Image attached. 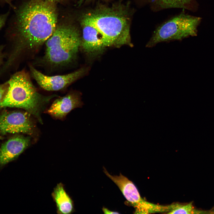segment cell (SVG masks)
Wrapping results in <instances>:
<instances>
[{
  "instance_id": "cell-1",
  "label": "cell",
  "mask_w": 214,
  "mask_h": 214,
  "mask_svg": "<svg viewBox=\"0 0 214 214\" xmlns=\"http://www.w3.org/2000/svg\"><path fill=\"white\" fill-rule=\"evenodd\" d=\"M53 2L33 0L13 8L7 29L13 47L5 64L10 66L21 54L37 51L55 30L56 9Z\"/></svg>"
},
{
  "instance_id": "cell-2",
  "label": "cell",
  "mask_w": 214,
  "mask_h": 214,
  "mask_svg": "<svg viewBox=\"0 0 214 214\" xmlns=\"http://www.w3.org/2000/svg\"><path fill=\"white\" fill-rule=\"evenodd\" d=\"M128 15L122 9L103 8L84 13L80 23L93 29L105 45L120 46L130 44V22Z\"/></svg>"
},
{
  "instance_id": "cell-3",
  "label": "cell",
  "mask_w": 214,
  "mask_h": 214,
  "mask_svg": "<svg viewBox=\"0 0 214 214\" xmlns=\"http://www.w3.org/2000/svg\"><path fill=\"white\" fill-rule=\"evenodd\" d=\"M7 92L0 102V107H11L25 109L40 122V112L45 105L56 95L45 96L39 93L28 74L24 71L16 72L7 81Z\"/></svg>"
},
{
  "instance_id": "cell-4",
  "label": "cell",
  "mask_w": 214,
  "mask_h": 214,
  "mask_svg": "<svg viewBox=\"0 0 214 214\" xmlns=\"http://www.w3.org/2000/svg\"><path fill=\"white\" fill-rule=\"evenodd\" d=\"M81 42L80 33L74 26L63 25L56 27L45 43L43 62L52 67L69 64L76 57Z\"/></svg>"
},
{
  "instance_id": "cell-5",
  "label": "cell",
  "mask_w": 214,
  "mask_h": 214,
  "mask_svg": "<svg viewBox=\"0 0 214 214\" xmlns=\"http://www.w3.org/2000/svg\"><path fill=\"white\" fill-rule=\"evenodd\" d=\"M200 18L181 13L168 20L154 31L146 47L152 48L159 43L182 40L196 35Z\"/></svg>"
},
{
  "instance_id": "cell-6",
  "label": "cell",
  "mask_w": 214,
  "mask_h": 214,
  "mask_svg": "<svg viewBox=\"0 0 214 214\" xmlns=\"http://www.w3.org/2000/svg\"><path fill=\"white\" fill-rule=\"evenodd\" d=\"M34 127L28 112L4 111L0 114V134L23 133L32 135Z\"/></svg>"
},
{
  "instance_id": "cell-7",
  "label": "cell",
  "mask_w": 214,
  "mask_h": 214,
  "mask_svg": "<svg viewBox=\"0 0 214 214\" xmlns=\"http://www.w3.org/2000/svg\"><path fill=\"white\" fill-rule=\"evenodd\" d=\"M32 76L43 89L49 91L62 89L83 75L85 69L81 68L64 75L48 76L44 74L32 65L29 67Z\"/></svg>"
},
{
  "instance_id": "cell-8",
  "label": "cell",
  "mask_w": 214,
  "mask_h": 214,
  "mask_svg": "<svg viewBox=\"0 0 214 214\" xmlns=\"http://www.w3.org/2000/svg\"><path fill=\"white\" fill-rule=\"evenodd\" d=\"M28 138L16 136L3 143L0 148V166L16 159L28 147Z\"/></svg>"
},
{
  "instance_id": "cell-9",
  "label": "cell",
  "mask_w": 214,
  "mask_h": 214,
  "mask_svg": "<svg viewBox=\"0 0 214 214\" xmlns=\"http://www.w3.org/2000/svg\"><path fill=\"white\" fill-rule=\"evenodd\" d=\"M83 105L79 94L72 92L56 100L47 112L55 118L62 119L72 109Z\"/></svg>"
},
{
  "instance_id": "cell-10",
  "label": "cell",
  "mask_w": 214,
  "mask_h": 214,
  "mask_svg": "<svg viewBox=\"0 0 214 214\" xmlns=\"http://www.w3.org/2000/svg\"><path fill=\"white\" fill-rule=\"evenodd\" d=\"M82 29L81 46L90 56H96L101 52L106 47L101 38L91 27L81 24Z\"/></svg>"
},
{
  "instance_id": "cell-11",
  "label": "cell",
  "mask_w": 214,
  "mask_h": 214,
  "mask_svg": "<svg viewBox=\"0 0 214 214\" xmlns=\"http://www.w3.org/2000/svg\"><path fill=\"white\" fill-rule=\"evenodd\" d=\"M106 174L118 187L128 201L133 205L140 196L134 184L126 177L120 174L119 176H113L109 174L104 168Z\"/></svg>"
},
{
  "instance_id": "cell-12",
  "label": "cell",
  "mask_w": 214,
  "mask_h": 214,
  "mask_svg": "<svg viewBox=\"0 0 214 214\" xmlns=\"http://www.w3.org/2000/svg\"><path fill=\"white\" fill-rule=\"evenodd\" d=\"M51 195L56 203L58 214H70L73 212V202L66 191L62 183L57 184Z\"/></svg>"
},
{
  "instance_id": "cell-13",
  "label": "cell",
  "mask_w": 214,
  "mask_h": 214,
  "mask_svg": "<svg viewBox=\"0 0 214 214\" xmlns=\"http://www.w3.org/2000/svg\"><path fill=\"white\" fill-rule=\"evenodd\" d=\"M152 10L158 11L171 8H178L192 10L193 0H143Z\"/></svg>"
},
{
  "instance_id": "cell-14",
  "label": "cell",
  "mask_w": 214,
  "mask_h": 214,
  "mask_svg": "<svg viewBox=\"0 0 214 214\" xmlns=\"http://www.w3.org/2000/svg\"><path fill=\"white\" fill-rule=\"evenodd\" d=\"M205 213L203 211L195 209L192 204V202L187 204L182 205L178 204H173L171 210L168 213L199 214Z\"/></svg>"
},
{
  "instance_id": "cell-15",
  "label": "cell",
  "mask_w": 214,
  "mask_h": 214,
  "mask_svg": "<svg viewBox=\"0 0 214 214\" xmlns=\"http://www.w3.org/2000/svg\"><path fill=\"white\" fill-rule=\"evenodd\" d=\"M9 84L7 82L0 84V102L3 99L7 91Z\"/></svg>"
},
{
  "instance_id": "cell-16",
  "label": "cell",
  "mask_w": 214,
  "mask_h": 214,
  "mask_svg": "<svg viewBox=\"0 0 214 214\" xmlns=\"http://www.w3.org/2000/svg\"><path fill=\"white\" fill-rule=\"evenodd\" d=\"M10 13L8 11L6 13L0 15V30L4 26Z\"/></svg>"
},
{
  "instance_id": "cell-17",
  "label": "cell",
  "mask_w": 214,
  "mask_h": 214,
  "mask_svg": "<svg viewBox=\"0 0 214 214\" xmlns=\"http://www.w3.org/2000/svg\"><path fill=\"white\" fill-rule=\"evenodd\" d=\"M13 0H0V4H8L12 8L13 5L12 4V2Z\"/></svg>"
},
{
  "instance_id": "cell-18",
  "label": "cell",
  "mask_w": 214,
  "mask_h": 214,
  "mask_svg": "<svg viewBox=\"0 0 214 214\" xmlns=\"http://www.w3.org/2000/svg\"><path fill=\"white\" fill-rule=\"evenodd\" d=\"M103 210L105 214H118L119 213L111 211L103 207Z\"/></svg>"
},
{
  "instance_id": "cell-19",
  "label": "cell",
  "mask_w": 214,
  "mask_h": 214,
  "mask_svg": "<svg viewBox=\"0 0 214 214\" xmlns=\"http://www.w3.org/2000/svg\"><path fill=\"white\" fill-rule=\"evenodd\" d=\"M3 48V47L2 46H0V63L1 62V59L2 58V51Z\"/></svg>"
},
{
  "instance_id": "cell-20",
  "label": "cell",
  "mask_w": 214,
  "mask_h": 214,
  "mask_svg": "<svg viewBox=\"0 0 214 214\" xmlns=\"http://www.w3.org/2000/svg\"><path fill=\"white\" fill-rule=\"evenodd\" d=\"M40 0L44 1H49V2H54L57 1H60V0Z\"/></svg>"
}]
</instances>
